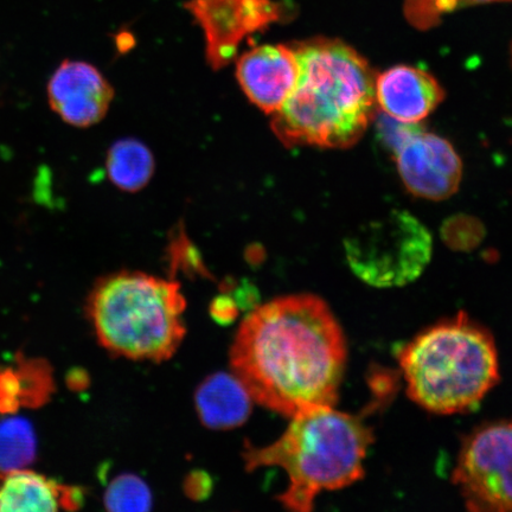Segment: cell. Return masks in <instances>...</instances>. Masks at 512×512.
Returning a JSON list of instances; mask_svg holds the SVG:
<instances>
[{"instance_id":"30bf717a","label":"cell","mask_w":512,"mask_h":512,"mask_svg":"<svg viewBox=\"0 0 512 512\" xmlns=\"http://www.w3.org/2000/svg\"><path fill=\"white\" fill-rule=\"evenodd\" d=\"M48 101L69 125L85 128L104 119L114 98L110 82L92 64L63 61L48 82Z\"/></svg>"},{"instance_id":"6da1fadb","label":"cell","mask_w":512,"mask_h":512,"mask_svg":"<svg viewBox=\"0 0 512 512\" xmlns=\"http://www.w3.org/2000/svg\"><path fill=\"white\" fill-rule=\"evenodd\" d=\"M347 361V339L334 313L307 293L256 306L229 351L230 369L253 401L287 418L335 407Z\"/></svg>"},{"instance_id":"44dd1931","label":"cell","mask_w":512,"mask_h":512,"mask_svg":"<svg viewBox=\"0 0 512 512\" xmlns=\"http://www.w3.org/2000/svg\"><path fill=\"white\" fill-rule=\"evenodd\" d=\"M458 2L463 4H477V3H486V2H494V0H458Z\"/></svg>"},{"instance_id":"7a4b0ae2","label":"cell","mask_w":512,"mask_h":512,"mask_svg":"<svg viewBox=\"0 0 512 512\" xmlns=\"http://www.w3.org/2000/svg\"><path fill=\"white\" fill-rule=\"evenodd\" d=\"M299 75L273 114L275 136L286 146L344 149L354 145L374 117L375 75L364 57L336 38L290 44Z\"/></svg>"},{"instance_id":"5b68a950","label":"cell","mask_w":512,"mask_h":512,"mask_svg":"<svg viewBox=\"0 0 512 512\" xmlns=\"http://www.w3.org/2000/svg\"><path fill=\"white\" fill-rule=\"evenodd\" d=\"M187 300L175 280L123 271L98 280L87 300L88 318L102 348L132 361L162 363L187 335Z\"/></svg>"},{"instance_id":"277c9868","label":"cell","mask_w":512,"mask_h":512,"mask_svg":"<svg viewBox=\"0 0 512 512\" xmlns=\"http://www.w3.org/2000/svg\"><path fill=\"white\" fill-rule=\"evenodd\" d=\"M398 360L409 399L434 414L470 411L499 381L494 337L464 312L420 332Z\"/></svg>"},{"instance_id":"d6986e66","label":"cell","mask_w":512,"mask_h":512,"mask_svg":"<svg viewBox=\"0 0 512 512\" xmlns=\"http://www.w3.org/2000/svg\"><path fill=\"white\" fill-rule=\"evenodd\" d=\"M420 131L421 128L418 124L402 123V121L389 117L387 114L382 115L376 125L377 138L386 147V150L394 156L409 138Z\"/></svg>"},{"instance_id":"ba28073f","label":"cell","mask_w":512,"mask_h":512,"mask_svg":"<svg viewBox=\"0 0 512 512\" xmlns=\"http://www.w3.org/2000/svg\"><path fill=\"white\" fill-rule=\"evenodd\" d=\"M184 9L206 38L210 67L221 69L236 56L243 41L283 21L287 10L277 0H188Z\"/></svg>"},{"instance_id":"9c48e42d","label":"cell","mask_w":512,"mask_h":512,"mask_svg":"<svg viewBox=\"0 0 512 512\" xmlns=\"http://www.w3.org/2000/svg\"><path fill=\"white\" fill-rule=\"evenodd\" d=\"M403 184L413 195L441 201L454 194L462 182L463 165L446 139L420 131L395 153Z\"/></svg>"},{"instance_id":"e0dca14e","label":"cell","mask_w":512,"mask_h":512,"mask_svg":"<svg viewBox=\"0 0 512 512\" xmlns=\"http://www.w3.org/2000/svg\"><path fill=\"white\" fill-rule=\"evenodd\" d=\"M104 502L110 511H149L152 508V494L142 478L121 475L108 485Z\"/></svg>"},{"instance_id":"4fadbf2b","label":"cell","mask_w":512,"mask_h":512,"mask_svg":"<svg viewBox=\"0 0 512 512\" xmlns=\"http://www.w3.org/2000/svg\"><path fill=\"white\" fill-rule=\"evenodd\" d=\"M252 396L233 373H215L195 394L198 416L213 430H230L245 424L252 413Z\"/></svg>"},{"instance_id":"9a60e30c","label":"cell","mask_w":512,"mask_h":512,"mask_svg":"<svg viewBox=\"0 0 512 512\" xmlns=\"http://www.w3.org/2000/svg\"><path fill=\"white\" fill-rule=\"evenodd\" d=\"M107 174L121 190L138 191L149 183L155 160L147 147L134 139L115 143L107 156Z\"/></svg>"},{"instance_id":"ac0fdd59","label":"cell","mask_w":512,"mask_h":512,"mask_svg":"<svg viewBox=\"0 0 512 512\" xmlns=\"http://www.w3.org/2000/svg\"><path fill=\"white\" fill-rule=\"evenodd\" d=\"M441 235L448 246L458 251H469L483 240L484 227L475 217L457 215L445 221Z\"/></svg>"},{"instance_id":"3957f363","label":"cell","mask_w":512,"mask_h":512,"mask_svg":"<svg viewBox=\"0 0 512 512\" xmlns=\"http://www.w3.org/2000/svg\"><path fill=\"white\" fill-rule=\"evenodd\" d=\"M373 441V431L361 416L322 407L294 415L284 434L270 445L247 443L242 458L248 472L271 466L283 469L288 485L278 501L287 510L310 512L323 491L348 488L363 478Z\"/></svg>"},{"instance_id":"7402d4cb","label":"cell","mask_w":512,"mask_h":512,"mask_svg":"<svg viewBox=\"0 0 512 512\" xmlns=\"http://www.w3.org/2000/svg\"><path fill=\"white\" fill-rule=\"evenodd\" d=\"M5 472H0V486H2Z\"/></svg>"},{"instance_id":"52a82bcc","label":"cell","mask_w":512,"mask_h":512,"mask_svg":"<svg viewBox=\"0 0 512 512\" xmlns=\"http://www.w3.org/2000/svg\"><path fill=\"white\" fill-rule=\"evenodd\" d=\"M452 482L471 511H512V420L489 422L467 435Z\"/></svg>"},{"instance_id":"7c38bea8","label":"cell","mask_w":512,"mask_h":512,"mask_svg":"<svg viewBox=\"0 0 512 512\" xmlns=\"http://www.w3.org/2000/svg\"><path fill=\"white\" fill-rule=\"evenodd\" d=\"M443 88L426 70L395 66L377 76L376 102L384 114L407 124H419L444 99Z\"/></svg>"},{"instance_id":"8fae6325","label":"cell","mask_w":512,"mask_h":512,"mask_svg":"<svg viewBox=\"0 0 512 512\" xmlns=\"http://www.w3.org/2000/svg\"><path fill=\"white\" fill-rule=\"evenodd\" d=\"M299 67L290 44L255 47L240 56L236 76L247 98L267 114L277 113L297 85Z\"/></svg>"},{"instance_id":"2e32d148","label":"cell","mask_w":512,"mask_h":512,"mask_svg":"<svg viewBox=\"0 0 512 512\" xmlns=\"http://www.w3.org/2000/svg\"><path fill=\"white\" fill-rule=\"evenodd\" d=\"M36 435L29 421H0V472L25 470L36 458Z\"/></svg>"},{"instance_id":"5bb4252c","label":"cell","mask_w":512,"mask_h":512,"mask_svg":"<svg viewBox=\"0 0 512 512\" xmlns=\"http://www.w3.org/2000/svg\"><path fill=\"white\" fill-rule=\"evenodd\" d=\"M53 377L46 362H21L16 369L0 371V412L21 406H40L53 392Z\"/></svg>"},{"instance_id":"8992f818","label":"cell","mask_w":512,"mask_h":512,"mask_svg":"<svg viewBox=\"0 0 512 512\" xmlns=\"http://www.w3.org/2000/svg\"><path fill=\"white\" fill-rule=\"evenodd\" d=\"M351 271L377 288L413 283L430 264L431 233L408 211L394 210L371 221L344 242Z\"/></svg>"},{"instance_id":"ffe728a7","label":"cell","mask_w":512,"mask_h":512,"mask_svg":"<svg viewBox=\"0 0 512 512\" xmlns=\"http://www.w3.org/2000/svg\"><path fill=\"white\" fill-rule=\"evenodd\" d=\"M211 316L219 323H232L238 317L239 307L228 297L216 298L210 307Z\"/></svg>"}]
</instances>
